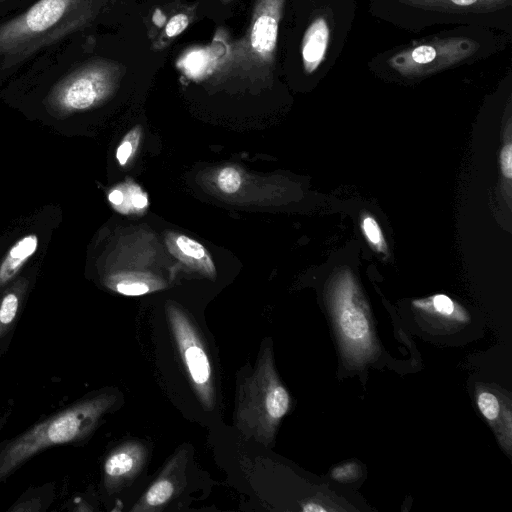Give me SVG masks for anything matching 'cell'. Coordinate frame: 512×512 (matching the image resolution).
<instances>
[{"mask_svg":"<svg viewBox=\"0 0 512 512\" xmlns=\"http://www.w3.org/2000/svg\"><path fill=\"white\" fill-rule=\"evenodd\" d=\"M109 404L104 395L79 402L12 440L0 453V480L43 449L84 438Z\"/></svg>","mask_w":512,"mask_h":512,"instance_id":"obj_2","label":"cell"},{"mask_svg":"<svg viewBox=\"0 0 512 512\" xmlns=\"http://www.w3.org/2000/svg\"><path fill=\"white\" fill-rule=\"evenodd\" d=\"M413 305L421 311L448 321L464 323L468 319L465 310L444 294H437L426 299L416 300L413 302Z\"/></svg>","mask_w":512,"mask_h":512,"instance_id":"obj_11","label":"cell"},{"mask_svg":"<svg viewBox=\"0 0 512 512\" xmlns=\"http://www.w3.org/2000/svg\"><path fill=\"white\" fill-rule=\"evenodd\" d=\"M38 242L36 234H29L14 243L0 264V287L16 276L26 261L34 255Z\"/></svg>","mask_w":512,"mask_h":512,"instance_id":"obj_10","label":"cell"},{"mask_svg":"<svg viewBox=\"0 0 512 512\" xmlns=\"http://www.w3.org/2000/svg\"><path fill=\"white\" fill-rule=\"evenodd\" d=\"M189 20L185 14H177L173 16L166 25V35L174 37L179 35L187 26Z\"/></svg>","mask_w":512,"mask_h":512,"instance_id":"obj_21","label":"cell"},{"mask_svg":"<svg viewBox=\"0 0 512 512\" xmlns=\"http://www.w3.org/2000/svg\"><path fill=\"white\" fill-rule=\"evenodd\" d=\"M5 0H0V3L4 2Z\"/></svg>","mask_w":512,"mask_h":512,"instance_id":"obj_27","label":"cell"},{"mask_svg":"<svg viewBox=\"0 0 512 512\" xmlns=\"http://www.w3.org/2000/svg\"><path fill=\"white\" fill-rule=\"evenodd\" d=\"M179 250L186 256L201 260L206 257V249L197 241L184 235H179L176 239Z\"/></svg>","mask_w":512,"mask_h":512,"instance_id":"obj_19","label":"cell"},{"mask_svg":"<svg viewBox=\"0 0 512 512\" xmlns=\"http://www.w3.org/2000/svg\"><path fill=\"white\" fill-rule=\"evenodd\" d=\"M219 188L228 194L235 193L241 185V176L233 167L223 168L218 175Z\"/></svg>","mask_w":512,"mask_h":512,"instance_id":"obj_18","label":"cell"},{"mask_svg":"<svg viewBox=\"0 0 512 512\" xmlns=\"http://www.w3.org/2000/svg\"><path fill=\"white\" fill-rule=\"evenodd\" d=\"M95 0H39L0 26V70L20 64L42 48L81 28Z\"/></svg>","mask_w":512,"mask_h":512,"instance_id":"obj_1","label":"cell"},{"mask_svg":"<svg viewBox=\"0 0 512 512\" xmlns=\"http://www.w3.org/2000/svg\"><path fill=\"white\" fill-rule=\"evenodd\" d=\"M108 200L113 206L119 207L124 202V193L120 189H113L108 194Z\"/></svg>","mask_w":512,"mask_h":512,"instance_id":"obj_25","label":"cell"},{"mask_svg":"<svg viewBox=\"0 0 512 512\" xmlns=\"http://www.w3.org/2000/svg\"><path fill=\"white\" fill-rule=\"evenodd\" d=\"M500 167L503 176L510 180L512 178V145L510 142L504 145L501 150Z\"/></svg>","mask_w":512,"mask_h":512,"instance_id":"obj_22","label":"cell"},{"mask_svg":"<svg viewBox=\"0 0 512 512\" xmlns=\"http://www.w3.org/2000/svg\"><path fill=\"white\" fill-rule=\"evenodd\" d=\"M115 289L123 295L138 296L147 293L149 291V286L144 282L122 281L117 283Z\"/></svg>","mask_w":512,"mask_h":512,"instance_id":"obj_20","label":"cell"},{"mask_svg":"<svg viewBox=\"0 0 512 512\" xmlns=\"http://www.w3.org/2000/svg\"><path fill=\"white\" fill-rule=\"evenodd\" d=\"M26 281L19 280L0 299V339L11 328L26 291Z\"/></svg>","mask_w":512,"mask_h":512,"instance_id":"obj_13","label":"cell"},{"mask_svg":"<svg viewBox=\"0 0 512 512\" xmlns=\"http://www.w3.org/2000/svg\"><path fill=\"white\" fill-rule=\"evenodd\" d=\"M112 76V66L104 62L81 67L52 88L45 101L47 109L56 116H68L93 107L110 92Z\"/></svg>","mask_w":512,"mask_h":512,"instance_id":"obj_4","label":"cell"},{"mask_svg":"<svg viewBox=\"0 0 512 512\" xmlns=\"http://www.w3.org/2000/svg\"><path fill=\"white\" fill-rule=\"evenodd\" d=\"M174 492L173 483L168 479H159L145 494V503L148 506L156 507L166 503Z\"/></svg>","mask_w":512,"mask_h":512,"instance_id":"obj_15","label":"cell"},{"mask_svg":"<svg viewBox=\"0 0 512 512\" xmlns=\"http://www.w3.org/2000/svg\"><path fill=\"white\" fill-rule=\"evenodd\" d=\"M477 405L483 416L493 423L499 417L501 405L498 397L489 392L481 391L477 394Z\"/></svg>","mask_w":512,"mask_h":512,"instance_id":"obj_16","label":"cell"},{"mask_svg":"<svg viewBox=\"0 0 512 512\" xmlns=\"http://www.w3.org/2000/svg\"><path fill=\"white\" fill-rule=\"evenodd\" d=\"M476 49L469 39H442L400 52L391 58L390 66L403 76L416 77L459 63Z\"/></svg>","mask_w":512,"mask_h":512,"instance_id":"obj_5","label":"cell"},{"mask_svg":"<svg viewBox=\"0 0 512 512\" xmlns=\"http://www.w3.org/2000/svg\"><path fill=\"white\" fill-rule=\"evenodd\" d=\"M329 509L324 507L321 503L318 502H307L303 505L302 511L304 512H326Z\"/></svg>","mask_w":512,"mask_h":512,"instance_id":"obj_26","label":"cell"},{"mask_svg":"<svg viewBox=\"0 0 512 512\" xmlns=\"http://www.w3.org/2000/svg\"><path fill=\"white\" fill-rule=\"evenodd\" d=\"M417 8L444 12H488L503 8L511 0H403Z\"/></svg>","mask_w":512,"mask_h":512,"instance_id":"obj_9","label":"cell"},{"mask_svg":"<svg viewBox=\"0 0 512 512\" xmlns=\"http://www.w3.org/2000/svg\"><path fill=\"white\" fill-rule=\"evenodd\" d=\"M361 230L367 242L378 252H386V242L378 222L371 215L361 219Z\"/></svg>","mask_w":512,"mask_h":512,"instance_id":"obj_14","label":"cell"},{"mask_svg":"<svg viewBox=\"0 0 512 512\" xmlns=\"http://www.w3.org/2000/svg\"><path fill=\"white\" fill-rule=\"evenodd\" d=\"M131 196V204L133 207L142 209L147 206V197L144 193L141 192V190L133 192Z\"/></svg>","mask_w":512,"mask_h":512,"instance_id":"obj_24","label":"cell"},{"mask_svg":"<svg viewBox=\"0 0 512 512\" xmlns=\"http://www.w3.org/2000/svg\"><path fill=\"white\" fill-rule=\"evenodd\" d=\"M170 314L175 338L190 377L202 397L207 399L210 396L211 378L209 358L187 319L176 312Z\"/></svg>","mask_w":512,"mask_h":512,"instance_id":"obj_6","label":"cell"},{"mask_svg":"<svg viewBox=\"0 0 512 512\" xmlns=\"http://www.w3.org/2000/svg\"><path fill=\"white\" fill-rule=\"evenodd\" d=\"M139 135L140 133L138 128L130 131L118 146L116 158L120 165L124 166L135 152L139 142Z\"/></svg>","mask_w":512,"mask_h":512,"instance_id":"obj_17","label":"cell"},{"mask_svg":"<svg viewBox=\"0 0 512 512\" xmlns=\"http://www.w3.org/2000/svg\"><path fill=\"white\" fill-rule=\"evenodd\" d=\"M139 458V452L134 448L124 447L114 451L104 465L107 485L128 476L137 467Z\"/></svg>","mask_w":512,"mask_h":512,"instance_id":"obj_12","label":"cell"},{"mask_svg":"<svg viewBox=\"0 0 512 512\" xmlns=\"http://www.w3.org/2000/svg\"><path fill=\"white\" fill-rule=\"evenodd\" d=\"M283 0H266L264 10L254 18L250 34V46L253 52L268 60L275 50L278 20Z\"/></svg>","mask_w":512,"mask_h":512,"instance_id":"obj_7","label":"cell"},{"mask_svg":"<svg viewBox=\"0 0 512 512\" xmlns=\"http://www.w3.org/2000/svg\"><path fill=\"white\" fill-rule=\"evenodd\" d=\"M358 475V467L352 464H345L332 471V477L337 481H352Z\"/></svg>","mask_w":512,"mask_h":512,"instance_id":"obj_23","label":"cell"},{"mask_svg":"<svg viewBox=\"0 0 512 512\" xmlns=\"http://www.w3.org/2000/svg\"><path fill=\"white\" fill-rule=\"evenodd\" d=\"M329 25L324 17L316 18L306 30L302 44L305 71H315L325 57L329 42Z\"/></svg>","mask_w":512,"mask_h":512,"instance_id":"obj_8","label":"cell"},{"mask_svg":"<svg viewBox=\"0 0 512 512\" xmlns=\"http://www.w3.org/2000/svg\"><path fill=\"white\" fill-rule=\"evenodd\" d=\"M331 305L347 357L357 364L365 362L374 353V337L367 307L347 271L332 283Z\"/></svg>","mask_w":512,"mask_h":512,"instance_id":"obj_3","label":"cell"}]
</instances>
